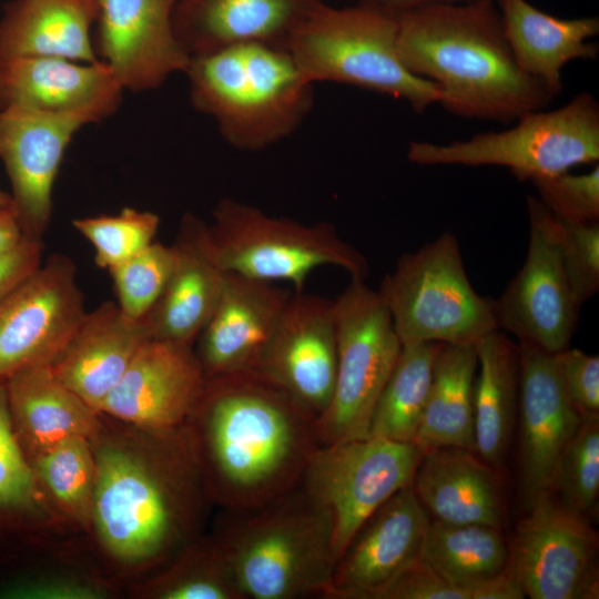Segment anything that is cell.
I'll list each match as a JSON object with an SVG mask.
<instances>
[{"instance_id":"cell-1","label":"cell","mask_w":599,"mask_h":599,"mask_svg":"<svg viewBox=\"0 0 599 599\" xmlns=\"http://www.w3.org/2000/svg\"><path fill=\"white\" fill-rule=\"evenodd\" d=\"M100 416L90 438L95 489L88 539L125 592L205 532L214 505L182 428L154 430Z\"/></svg>"},{"instance_id":"cell-2","label":"cell","mask_w":599,"mask_h":599,"mask_svg":"<svg viewBox=\"0 0 599 599\" xmlns=\"http://www.w3.org/2000/svg\"><path fill=\"white\" fill-rule=\"evenodd\" d=\"M182 432L213 505L226 511L294 489L319 446L315 415L258 370L207 378Z\"/></svg>"},{"instance_id":"cell-3","label":"cell","mask_w":599,"mask_h":599,"mask_svg":"<svg viewBox=\"0 0 599 599\" xmlns=\"http://www.w3.org/2000/svg\"><path fill=\"white\" fill-rule=\"evenodd\" d=\"M396 18L403 62L439 89L448 112L509 124L555 99L517 64L495 0L428 6Z\"/></svg>"},{"instance_id":"cell-4","label":"cell","mask_w":599,"mask_h":599,"mask_svg":"<svg viewBox=\"0 0 599 599\" xmlns=\"http://www.w3.org/2000/svg\"><path fill=\"white\" fill-rule=\"evenodd\" d=\"M210 532L242 599L327 598L333 522L300 484L258 508L221 510Z\"/></svg>"},{"instance_id":"cell-5","label":"cell","mask_w":599,"mask_h":599,"mask_svg":"<svg viewBox=\"0 0 599 599\" xmlns=\"http://www.w3.org/2000/svg\"><path fill=\"white\" fill-rule=\"evenodd\" d=\"M192 105L242 151L290 136L308 115L314 83L286 48L248 42L191 57L184 72Z\"/></svg>"},{"instance_id":"cell-6","label":"cell","mask_w":599,"mask_h":599,"mask_svg":"<svg viewBox=\"0 0 599 599\" xmlns=\"http://www.w3.org/2000/svg\"><path fill=\"white\" fill-rule=\"evenodd\" d=\"M286 49L312 82H336L405 101L416 113L439 104L430 81L412 73L398 49L395 16L357 3L321 4L293 33Z\"/></svg>"},{"instance_id":"cell-7","label":"cell","mask_w":599,"mask_h":599,"mask_svg":"<svg viewBox=\"0 0 599 599\" xmlns=\"http://www.w3.org/2000/svg\"><path fill=\"white\" fill-rule=\"evenodd\" d=\"M403 346L443 343L476 346L499 331L494 298L469 282L457 237L444 232L403 254L377 290Z\"/></svg>"},{"instance_id":"cell-8","label":"cell","mask_w":599,"mask_h":599,"mask_svg":"<svg viewBox=\"0 0 599 599\" xmlns=\"http://www.w3.org/2000/svg\"><path fill=\"white\" fill-rule=\"evenodd\" d=\"M512 123L445 144L413 141L407 159L418 165L502 166L531 183L598 163L599 104L589 92L554 110L524 113Z\"/></svg>"},{"instance_id":"cell-9","label":"cell","mask_w":599,"mask_h":599,"mask_svg":"<svg viewBox=\"0 0 599 599\" xmlns=\"http://www.w3.org/2000/svg\"><path fill=\"white\" fill-rule=\"evenodd\" d=\"M209 233L225 272L286 281L294 292H303L309 275L321 266L343 268L354 278L365 280L369 274L365 256L325 221L303 224L225 197L213 211Z\"/></svg>"},{"instance_id":"cell-10","label":"cell","mask_w":599,"mask_h":599,"mask_svg":"<svg viewBox=\"0 0 599 599\" xmlns=\"http://www.w3.org/2000/svg\"><path fill=\"white\" fill-rule=\"evenodd\" d=\"M337 364L331 402L316 419L319 445L368 436L375 404L403 349L390 313L365 280L333 300Z\"/></svg>"},{"instance_id":"cell-11","label":"cell","mask_w":599,"mask_h":599,"mask_svg":"<svg viewBox=\"0 0 599 599\" xmlns=\"http://www.w3.org/2000/svg\"><path fill=\"white\" fill-rule=\"evenodd\" d=\"M424 454L415 443L376 436L317 447L300 485L332 518L335 562L363 522L413 485Z\"/></svg>"},{"instance_id":"cell-12","label":"cell","mask_w":599,"mask_h":599,"mask_svg":"<svg viewBox=\"0 0 599 599\" xmlns=\"http://www.w3.org/2000/svg\"><path fill=\"white\" fill-rule=\"evenodd\" d=\"M529 240L525 262L494 300L498 329L557 354L569 347L581 304L565 268L560 226L537 196H527Z\"/></svg>"},{"instance_id":"cell-13","label":"cell","mask_w":599,"mask_h":599,"mask_svg":"<svg viewBox=\"0 0 599 599\" xmlns=\"http://www.w3.org/2000/svg\"><path fill=\"white\" fill-rule=\"evenodd\" d=\"M508 541L507 568L531 599H595L598 535L547 493L526 507Z\"/></svg>"},{"instance_id":"cell-14","label":"cell","mask_w":599,"mask_h":599,"mask_svg":"<svg viewBox=\"0 0 599 599\" xmlns=\"http://www.w3.org/2000/svg\"><path fill=\"white\" fill-rule=\"evenodd\" d=\"M77 276L54 253L0 300V380L51 365L65 348L87 314Z\"/></svg>"},{"instance_id":"cell-15","label":"cell","mask_w":599,"mask_h":599,"mask_svg":"<svg viewBox=\"0 0 599 599\" xmlns=\"http://www.w3.org/2000/svg\"><path fill=\"white\" fill-rule=\"evenodd\" d=\"M112 115L103 109L48 113L0 109V160L26 237L42 240L52 215V191L64 152L83 126Z\"/></svg>"},{"instance_id":"cell-16","label":"cell","mask_w":599,"mask_h":599,"mask_svg":"<svg viewBox=\"0 0 599 599\" xmlns=\"http://www.w3.org/2000/svg\"><path fill=\"white\" fill-rule=\"evenodd\" d=\"M95 1V53L123 90H154L185 72L191 55L173 29L177 0Z\"/></svg>"},{"instance_id":"cell-17","label":"cell","mask_w":599,"mask_h":599,"mask_svg":"<svg viewBox=\"0 0 599 599\" xmlns=\"http://www.w3.org/2000/svg\"><path fill=\"white\" fill-rule=\"evenodd\" d=\"M206 377L193 345L149 338L100 413L154 430L183 427L199 403Z\"/></svg>"},{"instance_id":"cell-18","label":"cell","mask_w":599,"mask_h":599,"mask_svg":"<svg viewBox=\"0 0 599 599\" xmlns=\"http://www.w3.org/2000/svg\"><path fill=\"white\" fill-rule=\"evenodd\" d=\"M430 519L413 486L393 495L337 558L326 599H375L420 554Z\"/></svg>"},{"instance_id":"cell-19","label":"cell","mask_w":599,"mask_h":599,"mask_svg":"<svg viewBox=\"0 0 599 599\" xmlns=\"http://www.w3.org/2000/svg\"><path fill=\"white\" fill-rule=\"evenodd\" d=\"M336 364L333 300L293 291L258 372L284 387L317 419L331 402Z\"/></svg>"},{"instance_id":"cell-20","label":"cell","mask_w":599,"mask_h":599,"mask_svg":"<svg viewBox=\"0 0 599 599\" xmlns=\"http://www.w3.org/2000/svg\"><path fill=\"white\" fill-rule=\"evenodd\" d=\"M518 344L520 481L528 507L549 493L558 459L582 416L567 397L557 354Z\"/></svg>"},{"instance_id":"cell-21","label":"cell","mask_w":599,"mask_h":599,"mask_svg":"<svg viewBox=\"0 0 599 599\" xmlns=\"http://www.w3.org/2000/svg\"><path fill=\"white\" fill-rule=\"evenodd\" d=\"M293 291L227 272L220 301L195 342L207 378L258 370Z\"/></svg>"},{"instance_id":"cell-22","label":"cell","mask_w":599,"mask_h":599,"mask_svg":"<svg viewBox=\"0 0 599 599\" xmlns=\"http://www.w3.org/2000/svg\"><path fill=\"white\" fill-rule=\"evenodd\" d=\"M124 595L103 571L84 534H53L0 550V598L116 599Z\"/></svg>"},{"instance_id":"cell-23","label":"cell","mask_w":599,"mask_h":599,"mask_svg":"<svg viewBox=\"0 0 599 599\" xmlns=\"http://www.w3.org/2000/svg\"><path fill=\"white\" fill-rule=\"evenodd\" d=\"M323 0H177L175 35L191 55L262 42L286 48Z\"/></svg>"},{"instance_id":"cell-24","label":"cell","mask_w":599,"mask_h":599,"mask_svg":"<svg viewBox=\"0 0 599 599\" xmlns=\"http://www.w3.org/2000/svg\"><path fill=\"white\" fill-rule=\"evenodd\" d=\"M173 246L174 270L146 319L153 338L194 345L216 308L227 272L215 257L209 224L193 213L181 219Z\"/></svg>"},{"instance_id":"cell-25","label":"cell","mask_w":599,"mask_h":599,"mask_svg":"<svg viewBox=\"0 0 599 599\" xmlns=\"http://www.w3.org/2000/svg\"><path fill=\"white\" fill-rule=\"evenodd\" d=\"M123 91L101 61L83 63L54 57L0 60V109L68 113L97 108L113 114Z\"/></svg>"},{"instance_id":"cell-26","label":"cell","mask_w":599,"mask_h":599,"mask_svg":"<svg viewBox=\"0 0 599 599\" xmlns=\"http://www.w3.org/2000/svg\"><path fill=\"white\" fill-rule=\"evenodd\" d=\"M151 337L146 315L134 318L116 303L104 302L87 312L51 367L64 385L100 413L106 396Z\"/></svg>"},{"instance_id":"cell-27","label":"cell","mask_w":599,"mask_h":599,"mask_svg":"<svg viewBox=\"0 0 599 599\" xmlns=\"http://www.w3.org/2000/svg\"><path fill=\"white\" fill-rule=\"evenodd\" d=\"M496 469L475 451L437 447L425 451L412 486L437 520L501 528L506 505Z\"/></svg>"},{"instance_id":"cell-28","label":"cell","mask_w":599,"mask_h":599,"mask_svg":"<svg viewBox=\"0 0 599 599\" xmlns=\"http://www.w3.org/2000/svg\"><path fill=\"white\" fill-rule=\"evenodd\" d=\"M4 382L12 429L29 463L70 437L97 433L100 413L64 385L51 365L22 369Z\"/></svg>"},{"instance_id":"cell-29","label":"cell","mask_w":599,"mask_h":599,"mask_svg":"<svg viewBox=\"0 0 599 599\" xmlns=\"http://www.w3.org/2000/svg\"><path fill=\"white\" fill-rule=\"evenodd\" d=\"M504 33L519 68L555 98L562 92V70L575 60H595L597 17L557 18L528 0H495Z\"/></svg>"},{"instance_id":"cell-30","label":"cell","mask_w":599,"mask_h":599,"mask_svg":"<svg viewBox=\"0 0 599 599\" xmlns=\"http://www.w3.org/2000/svg\"><path fill=\"white\" fill-rule=\"evenodd\" d=\"M95 0H12L0 19V60L12 57H54L99 62L93 24Z\"/></svg>"},{"instance_id":"cell-31","label":"cell","mask_w":599,"mask_h":599,"mask_svg":"<svg viewBox=\"0 0 599 599\" xmlns=\"http://www.w3.org/2000/svg\"><path fill=\"white\" fill-rule=\"evenodd\" d=\"M478 376L474 382L475 453L499 467L512 436L519 402V344L495 331L476 345Z\"/></svg>"},{"instance_id":"cell-32","label":"cell","mask_w":599,"mask_h":599,"mask_svg":"<svg viewBox=\"0 0 599 599\" xmlns=\"http://www.w3.org/2000/svg\"><path fill=\"white\" fill-rule=\"evenodd\" d=\"M476 346L440 344L415 444L424 451L458 447L475 451Z\"/></svg>"},{"instance_id":"cell-33","label":"cell","mask_w":599,"mask_h":599,"mask_svg":"<svg viewBox=\"0 0 599 599\" xmlns=\"http://www.w3.org/2000/svg\"><path fill=\"white\" fill-rule=\"evenodd\" d=\"M75 532L53 510L14 436L6 382L0 380V549ZM80 534V532H78Z\"/></svg>"},{"instance_id":"cell-34","label":"cell","mask_w":599,"mask_h":599,"mask_svg":"<svg viewBox=\"0 0 599 599\" xmlns=\"http://www.w3.org/2000/svg\"><path fill=\"white\" fill-rule=\"evenodd\" d=\"M420 557L445 580L466 590L501 572L509 545L499 527L480 524L429 522Z\"/></svg>"},{"instance_id":"cell-35","label":"cell","mask_w":599,"mask_h":599,"mask_svg":"<svg viewBox=\"0 0 599 599\" xmlns=\"http://www.w3.org/2000/svg\"><path fill=\"white\" fill-rule=\"evenodd\" d=\"M131 599H242L225 556L210 531L164 567L129 586Z\"/></svg>"},{"instance_id":"cell-36","label":"cell","mask_w":599,"mask_h":599,"mask_svg":"<svg viewBox=\"0 0 599 599\" xmlns=\"http://www.w3.org/2000/svg\"><path fill=\"white\" fill-rule=\"evenodd\" d=\"M440 344L443 343L403 346L375 404L368 436L404 443L415 441Z\"/></svg>"},{"instance_id":"cell-37","label":"cell","mask_w":599,"mask_h":599,"mask_svg":"<svg viewBox=\"0 0 599 599\" xmlns=\"http://www.w3.org/2000/svg\"><path fill=\"white\" fill-rule=\"evenodd\" d=\"M30 465L63 524L88 536L95 489V459L90 438L70 437Z\"/></svg>"},{"instance_id":"cell-38","label":"cell","mask_w":599,"mask_h":599,"mask_svg":"<svg viewBox=\"0 0 599 599\" xmlns=\"http://www.w3.org/2000/svg\"><path fill=\"white\" fill-rule=\"evenodd\" d=\"M549 493L586 519L595 514L599 496V413L582 416L558 459Z\"/></svg>"},{"instance_id":"cell-39","label":"cell","mask_w":599,"mask_h":599,"mask_svg":"<svg viewBox=\"0 0 599 599\" xmlns=\"http://www.w3.org/2000/svg\"><path fill=\"white\" fill-rule=\"evenodd\" d=\"M72 224L93 245L95 264L109 271L154 242L160 217L151 211L124 207L113 215L74 219Z\"/></svg>"},{"instance_id":"cell-40","label":"cell","mask_w":599,"mask_h":599,"mask_svg":"<svg viewBox=\"0 0 599 599\" xmlns=\"http://www.w3.org/2000/svg\"><path fill=\"white\" fill-rule=\"evenodd\" d=\"M175 263L173 244L153 242L110 268L119 307L131 317H144L160 298Z\"/></svg>"},{"instance_id":"cell-41","label":"cell","mask_w":599,"mask_h":599,"mask_svg":"<svg viewBox=\"0 0 599 599\" xmlns=\"http://www.w3.org/2000/svg\"><path fill=\"white\" fill-rule=\"evenodd\" d=\"M538 199L558 220L599 222V165L587 173L569 172L532 182Z\"/></svg>"},{"instance_id":"cell-42","label":"cell","mask_w":599,"mask_h":599,"mask_svg":"<svg viewBox=\"0 0 599 599\" xmlns=\"http://www.w3.org/2000/svg\"><path fill=\"white\" fill-rule=\"evenodd\" d=\"M557 221L565 268L576 298L582 305L599 291V222Z\"/></svg>"},{"instance_id":"cell-43","label":"cell","mask_w":599,"mask_h":599,"mask_svg":"<svg viewBox=\"0 0 599 599\" xmlns=\"http://www.w3.org/2000/svg\"><path fill=\"white\" fill-rule=\"evenodd\" d=\"M568 399L581 415L599 413V357L577 348L557 353Z\"/></svg>"},{"instance_id":"cell-44","label":"cell","mask_w":599,"mask_h":599,"mask_svg":"<svg viewBox=\"0 0 599 599\" xmlns=\"http://www.w3.org/2000/svg\"><path fill=\"white\" fill-rule=\"evenodd\" d=\"M375 599H469V593L445 580L419 555Z\"/></svg>"},{"instance_id":"cell-45","label":"cell","mask_w":599,"mask_h":599,"mask_svg":"<svg viewBox=\"0 0 599 599\" xmlns=\"http://www.w3.org/2000/svg\"><path fill=\"white\" fill-rule=\"evenodd\" d=\"M42 253L41 240L26 237L16 247L0 255V300L41 265Z\"/></svg>"},{"instance_id":"cell-46","label":"cell","mask_w":599,"mask_h":599,"mask_svg":"<svg viewBox=\"0 0 599 599\" xmlns=\"http://www.w3.org/2000/svg\"><path fill=\"white\" fill-rule=\"evenodd\" d=\"M525 591L506 567L501 572L470 588V599H522Z\"/></svg>"},{"instance_id":"cell-47","label":"cell","mask_w":599,"mask_h":599,"mask_svg":"<svg viewBox=\"0 0 599 599\" xmlns=\"http://www.w3.org/2000/svg\"><path fill=\"white\" fill-rule=\"evenodd\" d=\"M478 0H359L358 3L392 16H399L415 9L449 3H466Z\"/></svg>"},{"instance_id":"cell-48","label":"cell","mask_w":599,"mask_h":599,"mask_svg":"<svg viewBox=\"0 0 599 599\" xmlns=\"http://www.w3.org/2000/svg\"><path fill=\"white\" fill-rule=\"evenodd\" d=\"M24 238L13 205L0 207V255L16 247Z\"/></svg>"},{"instance_id":"cell-49","label":"cell","mask_w":599,"mask_h":599,"mask_svg":"<svg viewBox=\"0 0 599 599\" xmlns=\"http://www.w3.org/2000/svg\"><path fill=\"white\" fill-rule=\"evenodd\" d=\"M10 205H13L11 195L0 190V207Z\"/></svg>"}]
</instances>
